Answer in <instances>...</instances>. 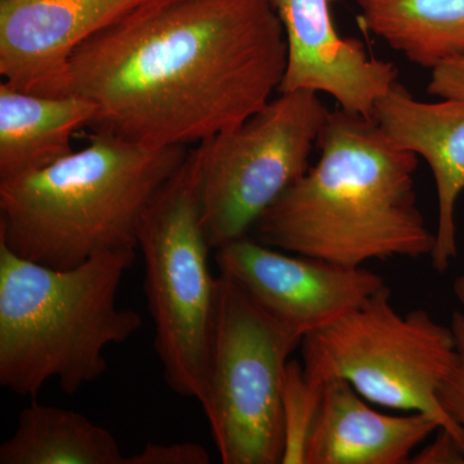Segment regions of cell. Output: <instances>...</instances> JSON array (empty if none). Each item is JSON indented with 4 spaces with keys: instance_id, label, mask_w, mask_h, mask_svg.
Here are the masks:
<instances>
[{
    "instance_id": "obj_1",
    "label": "cell",
    "mask_w": 464,
    "mask_h": 464,
    "mask_svg": "<svg viewBox=\"0 0 464 464\" xmlns=\"http://www.w3.org/2000/svg\"><path fill=\"white\" fill-rule=\"evenodd\" d=\"M286 65L271 0H143L75 52L70 78L92 133L185 148L264 108Z\"/></svg>"
},
{
    "instance_id": "obj_2",
    "label": "cell",
    "mask_w": 464,
    "mask_h": 464,
    "mask_svg": "<svg viewBox=\"0 0 464 464\" xmlns=\"http://www.w3.org/2000/svg\"><path fill=\"white\" fill-rule=\"evenodd\" d=\"M316 166L256 225L259 243L347 267L431 256L435 234L417 204L418 157L374 118L338 108L320 134Z\"/></svg>"
},
{
    "instance_id": "obj_3",
    "label": "cell",
    "mask_w": 464,
    "mask_h": 464,
    "mask_svg": "<svg viewBox=\"0 0 464 464\" xmlns=\"http://www.w3.org/2000/svg\"><path fill=\"white\" fill-rule=\"evenodd\" d=\"M188 154L92 133L56 163L0 181V243L54 268L136 249L146 209Z\"/></svg>"
},
{
    "instance_id": "obj_4",
    "label": "cell",
    "mask_w": 464,
    "mask_h": 464,
    "mask_svg": "<svg viewBox=\"0 0 464 464\" xmlns=\"http://www.w3.org/2000/svg\"><path fill=\"white\" fill-rule=\"evenodd\" d=\"M134 250L102 253L72 268L20 257L0 243V384L35 399L58 381L67 395L108 371L105 350L142 326L116 304Z\"/></svg>"
},
{
    "instance_id": "obj_5",
    "label": "cell",
    "mask_w": 464,
    "mask_h": 464,
    "mask_svg": "<svg viewBox=\"0 0 464 464\" xmlns=\"http://www.w3.org/2000/svg\"><path fill=\"white\" fill-rule=\"evenodd\" d=\"M301 351L313 383L343 380L374 404L429 415L464 449L463 432L438 399L456 359L453 329L424 310L398 313L387 284L332 325L304 335Z\"/></svg>"
},
{
    "instance_id": "obj_6",
    "label": "cell",
    "mask_w": 464,
    "mask_h": 464,
    "mask_svg": "<svg viewBox=\"0 0 464 464\" xmlns=\"http://www.w3.org/2000/svg\"><path fill=\"white\" fill-rule=\"evenodd\" d=\"M146 301L168 387L203 401L217 313V277L190 158L158 192L140 225Z\"/></svg>"
},
{
    "instance_id": "obj_7",
    "label": "cell",
    "mask_w": 464,
    "mask_h": 464,
    "mask_svg": "<svg viewBox=\"0 0 464 464\" xmlns=\"http://www.w3.org/2000/svg\"><path fill=\"white\" fill-rule=\"evenodd\" d=\"M302 340L232 277L219 273L215 333L200 406L222 463H283L284 373Z\"/></svg>"
},
{
    "instance_id": "obj_8",
    "label": "cell",
    "mask_w": 464,
    "mask_h": 464,
    "mask_svg": "<svg viewBox=\"0 0 464 464\" xmlns=\"http://www.w3.org/2000/svg\"><path fill=\"white\" fill-rule=\"evenodd\" d=\"M331 110L310 91L280 92L248 119L190 151L212 249L248 237L310 168Z\"/></svg>"
},
{
    "instance_id": "obj_9",
    "label": "cell",
    "mask_w": 464,
    "mask_h": 464,
    "mask_svg": "<svg viewBox=\"0 0 464 464\" xmlns=\"http://www.w3.org/2000/svg\"><path fill=\"white\" fill-rule=\"evenodd\" d=\"M228 275L274 319L302 338L355 310L386 285L362 267H347L265 246L248 237L216 250Z\"/></svg>"
},
{
    "instance_id": "obj_10",
    "label": "cell",
    "mask_w": 464,
    "mask_h": 464,
    "mask_svg": "<svg viewBox=\"0 0 464 464\" xmlns=\"http://www.w3.org/2000/svg\"><path fill=\"white\" fill-rule=\"evenodd\" d=\"M143 0H0V74L16 90L72 94L75 52Z\"/></svg>"
},
{
    "instance_id": "obj_11",
    "label": "cell",
    "mask_w": 464,
    "mask_h": 464,
    "mask_svg": "<svg viewBox=\"0 0 464 464\" xmlns=\"http://www.w3.org/2000/svg\"><path fill=\"white\" fill-rule=\"evenodd\" d=\"M288 45L279 92L326 93L341 109L374 118L378 100L398 82L392 63L369 56L362 43L342 38L331 0H271Z\"/></svg>"
},
{
    "instance_id": "obj_12",
    "label": "cell",
    "mask_w": 464,
    "mask_h": 464,
    "mask_svg": "<svg viewBox=\"0 0 464 464\" xmlns=\"http://www.w3.org/2000/svg\"><path fill=\"white\" fill-rule=\"evenodd\" d=\"M374 119L400 148L423 158L438 192L439 219L432 267L444 274L457 257L456 204L464 191V99L415 100L396 82L378 100Z\"/></svg>"
},
{
    "instance_id": "obj_13",
    "label": "cell",
    "mask_w": 464,
    "mask_h": 464,
    "mask_svg": "<svg viewBox=\"0 0 464 464\" xmlns=\"http://www.w3.org/2000/svg\"><path fill=\"white\" fill-rule=\"evenodd\" d=\"M440 424L423 413L374 411L348 382L332 380L308 436L304 464H405Z\"/></svg>"
},
{
    "instance_id": "obj_14",
    "label": "cell",
    "mask_w": 464,
    "mask_h": 464,
    "mask_svg": "<svg viewBox=\"0 0 464 464\" xmlns=\"http://www.w3.org/2000/svg\"><path fill=\"white\" fill-rule=\"evenodd\" d=\"M91 101L41 96L0 84V181L36 172L74 152L75 133L93 118Z\"/></svg>"
},
{
    "instance_id": "obj_15",
    "label": "cell",
    "mask_w": 464,
    "mask_h": 464,
    "mask_svg": "<svg viewBox=\"0 0 464 464\" xmlns=\"http://www.w3.org/2000/svg\"><path fill=\"white\" fill-rule=\"evenodd\" d=\"M112 433L90 418L32 404L21 411L14 435L0 447V464H125Z\"/></svg>"
},
{
    "instance_id": "obj_16",
    "label": "cell",
    "mask_w": 464,
    "mask_h": 464,
    "mask_svg": "<svg viewBox=\"0 0 464 464\" xmlns=\"http://www.w3.org/2000/svg\"><path fill=\"white\" fill-rule=\"evenodd\" d=\"M362 26L411 63L464 56V0H355Z\"/></svg>"
},
{
    "instance_id": "obj_17",
    "label": "cell",
    "mask_w": 464,
    "mask_h": 464,
    "mask_svg": "<svg viewBox=\"0 0 464 464\" xmlns=\"http://www.w3.org/2000/svg\"><path fill=\"white\" fill-rule=\"evenodd\" d=\"M324 387L325 384L320 386L308 380L302 362L289 360L284 373L282 391V464H304V450L319 411Z\"/></svg>"
},
{
    "instance_id": "obj_18",
    "label": "cell",
    "mask_w": 464,
    "mask_h": 464,
    "mask_svg": "<svg viewBox=\"0 0 464 464\" xmlns=\"http://www.w3.org/2000/svg\"><path fill=\"white\" fill-rule=\"evenodd\" d=\"M450 326L456 337V359L440 386L438 399L442 411L464 435V314L456 311Z\"/></svg>"
},
{
    "instance_id": "obj_19",
    "label": "cell",
    "mask_w": 464,
    "mask_h": 464,
    "mask_svg": "<svg viewBox=\"0 0 464 464\" xmlns=\"http://www.w3.org/2000/svg\"><path fill=\"white\" fill-rule=\"evenodd\" d=\"M206 449L195 442L154 444L149 442L139 453L127 457L125 464H209Z\"/></svg>"
},
{
    "instance_id": "obj_20",
    "label": "cell",
    "mask_w": 464,
    "mask_h": 464,
    "mask_svg": "<svg viewBox=\"0 0 464 464\" xmlns=\"http://www.w3.org/2000/svg\"><path fill=\"white\" fill-rule=\"evenodd\" d=\"M427 92L440 99H464V56L449 58L431 70Z\"/></svg>"
},
{
    "instance_id": "obj_21",
    "label": "cell",
    "mask_w": 464,
    "mask_h": 464,
    "mask_svg": "<svg viewBox=\"0 0 464 464\" xmlns=\"http://www.w3.org/2000/svg\"><path fill=\"white\" fill-rule=\"evenodd\" d=\"M411 464H464V449L450 432L439 429L438 438L414 453Z\"/></svg>"
},
{
    "instance_id": "obj_22",
    "label": "cell",
    "mask_w": 464,
    "mask_h": 464,
    "mask_svg": "<svg viewBox=\"0 0 464 464\" xmlns=\"http://www.w3.org/2000/svg\"><path fill=\"white\" fill-rule=\"evenodd\" d=\"M453 290L458 301H459V304H462L464 308V274L459 275V276L454 280Z\"/></svg>"
}]
</instances>
